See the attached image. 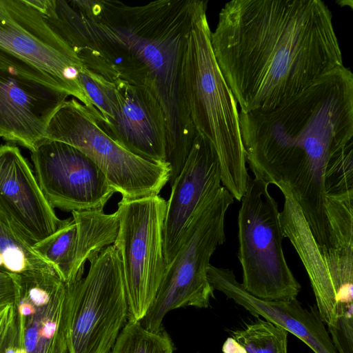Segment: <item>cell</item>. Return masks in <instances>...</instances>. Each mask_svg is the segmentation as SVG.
<instances>
[{
	"mask_svg": "<svg viewBox=\"0 0 353 353\" xmlns=\"http://www.w3.org/2000/svg\"><path fill=\"white\" fill-rule=\"evenodd\" d=\"M208 1L157 0L129 6L114 0H46L41 12L83 65L114 83L148 89L164 113L165 161L177 173L196 131L183 97L184 54Z\"/></svg>",
	"mask_w": 353,
	"mask_h": 353,
	"instance_id": "obj_1",
	"label": "cell"
},
{
	"mask_svg": "<svg viewBox=\"0 0 353 353\" xmlns=\"http://www.w3.org/2000/svg\"><path fill=\"white\" fill-rule=\"evenodd\" d=\"M254 176L286 188L316 242L332 246L326 196L353 191V74L341 65L276 106L239 112Z\"/></svg>",
	"mask_w": 353,
	"mask_h": 353,
	"instance_id": "obj_2",
	"label": "cell"
},
{
	"mask_svg": "<svg viewBox=\"0 0 353 353\" xmlns=\"http://www.w3.org/2000/svg\"><path fill=\"white\" fill-rule=\"evenodd\" d=\"M211 44L242 113L274 108L343 65L321 0L230 1Z\"/></svg>",
	"mask_w": 353,
	"mask_h": 353,
	"instance_id": "obj_3",
	"label": "cell"
},
{
	"mask_svg": "<svg viewBox=\"0 0 353 353\" xmlns=\"http://www.w3.org/2000/svg\"><path fill=\"white\" fill-rule=\"evenodd\" d=\"M206 8L188 36L182 79L185 105L196 132L212 145L221 183L240 201L250 176L242 143L237 103L215 59Z\"/></svg>",
	"mask_w": 353,
	"mask_h": 353,
	"instance_id": "obj_4",
	"label": "cell"
},
{
	"mask_svg": "<svg viewBox=\"0 0 353 353\" xmlns=\"http://www.w3.org/2000/svg\"><path fill=\"white\" fill-rule=\"evenodd\" d=\"M234 198L223 185L208 195L196 210L156 296L140 321L147 330H163L165 314L179 307L207 308L214 288L207 271L212 255L226 240L225 217Z\"/></svg>",
	"mask_w": 353,
	"mask_h": 353,
	"instance_id": "obj_5",
	"label": "cell"
},
{
	"mask_svg": "<svg viewBox=\"0 0 353 353\" xmlns=\"http://www.w3.org/2000/svg\"><path fill=\"white\" fill-rule=\"evenodd\" d=\"M260 177L249 176L238 214L243 288L267 301L296 299L301 285L285 260L278 203Z\"/></svg>",
	"mask_w": 353,
	"mask_h": 353,
	"instance_id": "obj_6",
	"label": "cell"
},
{
	"mask_svg": "<svg viewBox=\"0 0 353 353\" xmlns=\"http://www.w3.org/2000/svg\"><path fill=\"white\" fill-rule=\"evenodd\" d=\"M0 61L65 92L90 111L96 109L79 81L83 63L28 0H0Z\"/></svg>",
	"mask_w": 353,
	"mask_h": 353,
	"instance_id": "obj_7",
	"label": "cell"
},
{
	"mask_svg": "<svg viewBox=\"0 0 353 353\" xmlns=\"http://www.w3.org/2000/svg\"><path fill=\"white\" fill-rule=\"evenodd\" d=\"M45 139L67 143L83 152L123 200L159 195L170 179L168 163L145 160L123 148L101 128L95 114L74 98L57 108Z\"/></svg>",
	"mask_w": 353,
	"mask_h": 353,
	"instance_id": "obj_8",
	"label": "cell"
},
{
	"mask_svg": "<svg viewBox=\"0 0 353 353\" xmlns=\"http://www.w3.org/2000/svg\"><path fill=\"white\" fill-rule=\"evenodd\" d=\"M85 277L70 284L68 353H110L128 320L117 248H104L90 261Z\"/></svg>",
	"mask_w": 353,
	"mask_h": 353,
	"instance_id": "obj_9",
	"label": "cell"
},
{
	"mask_svg": "<svg viewBox=\"0 0 353 353\" xmlns=\"http://www.w3.org/2000/svg\"><path fill=\"white\" fill-rule=\"evenodd\" d=\"M166 201L159 195L123 200L114 245L122 265L128 321H140L163 281L166 263L163 227Z\"/></svg>",
	"mask_w": 353,
	"mask_h": 353,
	"instance_id": "obj_10",
	"label": "cell"
},
{
	"mask_svg": "<svg viewBox=\"0 0 353 353\" xmlns=\"http://www.w3.org/2000/svg\"><path fill=\"white\" fill-rule=\"evenodd\" d=\"M280 190L284 196L283 232L305 267L320 318L327 328L340 318L353 319V247L320 245L289 191Z\"/></svg>",
	"mask_w": 353,
	"mask_h": 353,
	"instance_id": "obj_11",
	"label": "cell"
},
{
	"mask_svg": "<svg viewBox=\"0 0 353 353\" xmlns=\"http://www.w3.org/2000/svg\"><path fill=\"white\" fill-rule=\"evenodd\" d=\"M31 158L38 184L53 208L103 210L116 192L99 167L70 145L45 139L31 151Z\"/></svg>",
	"mask_w": 353,
	"mask_h": 353,
	"instance_id": "obj_12",
	"label": "cell"
},
{
	"mask_svg": "<svg viewBox=\"0 0 353 353\" xmlns=\"http://www.w3.org/2000/svg\"><path fill=\"white\" fill-rule=\"evenodd\" d=\"M13 278L19 353H60L67 347L70 285L54 268Z\"/></svg>",
	"mask_w": 353,
	"mask_h": 353,
	"instance_id": "obj_13",
	"label": "cell"
},
{
	"mask_svg": "<svg viewBox=\"0 0 353 353\" xmlns=\"http://www.w3.org/2000/svg\"><path fill=\"white\" fill-rule=\"evenodd\" d=\"M69 94L0 61V137L32 151Z\"/></svg>",
	"mask_w": 353,
	"mask_h": 353,
	"instance_id": "obj_14",
	"label": "cell"
},
{
	"mask_svg": "<svg viewBox=\"0 0 353 353\" xmlns=\"http://www.w3.org/2000/svg\"><path fill=\"white\" fill-rule=\"evenodd\" d=\"M0 211L32 247L68 220L57 217L29 163L13 144L0 145Z\"/></svg>",
	"mask_w": 353,
	"mask_h": 353,
	"instance_id": "obj_15",
	"label": "cell"
},
{
	"mask_svg": "<svg viewBox=\"0 0 353 353\" xmlns=\"http://www.w3.org/2000/svg\"><path fill=\"white\" fill-rule=\"evenodd\" d=\"M116 102L106 120L95 117L99 125L130 152L156 163L165 161L167 125L163 110L143 87L123 81L114 83Z\"/></svg>",
	"mask_w": 353,
	"mask_h": 353,
	"instance_id": "obj_16",
	"label": "cell"
},
{
	"mask_svg": "<svg viewBox=\"0 0 353 353\" xmlns=\"http://www.w3.org/2000/svg\"><path fill=\"white\" fill-rule=\"evenodd\" d=\"M222 185L217 154L197 132L179 174L171 185L163 227L166 266L172 261L187 228L205 198Z\"/></svg>",
	"mask_w": 353,
	"mask_h": 353,
	"instance_id": "obj_17",
	"label": "cell"
},
{
	"mask_svg": "<svg viewBox=\"0 0 353 353\" xmlns=\"http://www.w3.org/2000/svg\"><path fill=\"white\" fill-rule=\"evenodd\" d=\"M208 279L214 290L244 307L252 315L284 329L314 353H337L316 309L310 310L296 299L267 301L254 296L239 283L232 270L210 265Z\"/></svg>",
	"mask_w": 353,
	"mask_h": 353,
	"instance_id": "obj_18",
	"label": "cell"
},
{
	"mask_svg": "<svg viewBox=\"0 0 353 353\" xmlns=\"http://www.w3.org/2000/svg\"><path fill=\"white\" fill-rule=\"evenodd\" d=\"M48 268L54 267L33 250L0 211V271L14 275Z\"/></svg>",
	"mask_w": 353,
	"mask_h": 353,
	"instance_id": "obj_19",
	"label": "cell"
},
{
	"mask_svg": "<svg viewBox=\"0 0 353 353\" xmlns=\"http://www.w3.org/2000/svg\"><path fill=\"white\" fill-rule=\"evenodd\" d=\"M76 234V224L71 217L52 236L32 246L39 255L53 265L68 284L81 279L75 270Z\"/></svg>",
	"mask_w": 353,
	"mask_h": 353,
	"instance_id": "obj_20",
	"label": "cell"
},
{
	"mask_svg": "<svg viewBox=\"0 0 353 353\" xmlns=\"http://www.w3.org/2000/svg\"><path fill=\"white\" fill-rule=\"evenodd\" d=\"M288 332L261 319L232 331L242 353H288Z\"/></svg>",
	"mask_w": 353,
	"mask_h": 353,
	"instance_id": "obj_21",
	"label": "cell"
},
{
	"mask_svg": "<svg viewBox=\"0 0 353 353\" xmlns=\"http://www.w3.org/2000/svg\"><path fill=\"white\" fill-rule=\"evenodd\" d=\"M174 343L166 331L145 330L139 321H127L111 353H173Z\"/></svg>",
	"mask_w": 353,
	"mask_h": 353,
	"instance_id": "obj_22",
	"label": "cell"
},
{
	"mask_svg": "<svg viewBox=\"0 0 353 353\" xmlns=\"http://www.w3.org/2000/svg\"><path fill=\"white\" fill-rule=\"evenodd\" d=\"M79 81L91 104L103 120L111 117L116 102L114 84L97 73L84 68L80 71Z\"/></svg>",
	"mask_w": 353,
	"mask_h": 353,
	"instance_id": "obj_23",
	"label": "cell"
},
{
	"mask_svg": "<svg viewBox=\"0 0 353 353\" xmlns=\"http://www.w3.org/2000/svg\"><path fill=\"white\" fill-rule=\"evenodd\" d=\"M19 346L17 312L0 339V353H17Z\"/></svg>",
	"mask_w": 353,
	"mask_h": 353,
	"instance_id": "obj_24",
	"label": "cell"
},
{
	"mask_svg": "<svg viewBox=\"0 0 353 353\" xmlns=\"http://www.w3.org/2000/svg\"><path fill=\"white\" fill-rule=\"evenodd\" d=\"M15 285L13 275L0 271V305L14 303Z\"/></svg>",
	"mask_w": 353,
	"mask_h": 353,
	"instance_id": "obj_25",
	"label": "cell"
},
{
	"mask_svg": "<svg viewBox=\"0 0 353 353\" xmlns=\"http://www.w3.org/2000/svg\"><path fill=\"white\" fill-rule=\"evenodd\" d=\"M17 312L14 303L0 305V339Z\"/></svg>",
	"mask_w": 353,
	"mask_h": 353,
	"instance_id": "obj_26",
	"label": "cell"
},
{
	"mask_svg": "<svg viewBox=\"0 0 353 353\" xmlns=\"http://www.w3.org/2000/svg\"><path fill=\"white\" fill-rule=\"evenodd\" d=\"M60 353H68V347L63 349Z\"/></svg>",
	"mask_w": 353,
	"mask_h": 353,
	"instance_id": "obj_27",
	"label": "cell"
},
{
	"mask_svg": "<svg viewBox=\"0 0 353 353\" xmlns=\"http://www.w3.org/2000/svg\"><path fill=\"white\" fill-rule=\"evenodd\" d=\"M196 353H199V352H196Z\"/></svg>",
	"mask_w": 353,
	"mask_h": 353,
	"instance_id": "obj_28",
	"label": "cell"
},
{
	"mask_svg": "<svg viewBox=\"0 0 353 353\" xmlns=\"http://www.w3.org/2000/svg\"></svg>",
	"mask_w": 353,
	"mask_h": 353,
	"instance_id": "obj_29",
	"label": "cell"
}]
</instances>
